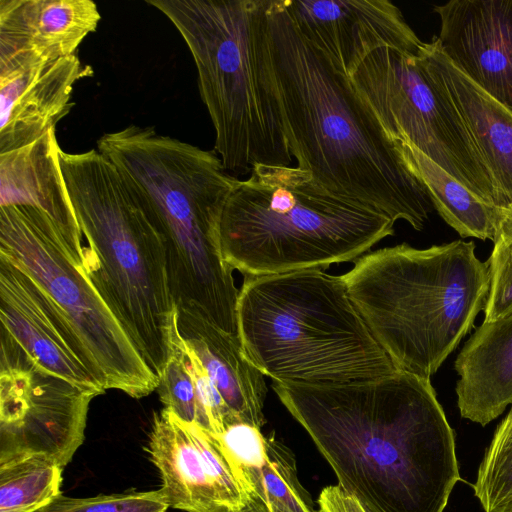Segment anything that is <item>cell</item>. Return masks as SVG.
Listing matches in <instances>:
<instances>
[{
  "label": "cell",
  "mask_w": 512,
  "mask_h": 512,
  "mask_svg": "<svg viewBox=\"0 0 512 512\" xmlns=\"http://www.w3.org/2000/svg\"><path fill=\"white\" fill-rule=\"evenodd\" d=\"M333 470L371 512H443L460 480L454 431L429 379L397 370L346 384L272 383Z\"/></svg>",
  "instance_id": "6da1fadb"
},
{
  "label": "cell",
  "mask_w": 512,
  "mask_h": 512,
  "mask_svg": "<svg viewBox=\"0 0 512 512\" xmlns=\"http://www.w3.org/2000/svg\"><path fill=\"white\" fill-rule=\"evenodd\" d=\"M268 45L297 166L330 193L422 230L434 209L397 141L350 78L296 27L284 0L267 11Z\"/></svg>",
  "instance_id": "7a4b0ae2"
},
{
  "label": "cell",
  "mask_w": 512,
  "mask_h": 512,
  "mask_svg": "<svg viewBox=\"0 0 512 512\" xmlns=\"http://www.w3.org/2000/svg\"><path fill=\"white\" fill-rule=\"evenodd\" d=\"M97 150L108 158L156 215L166 241L170 290L179 318L237 330L239 290L224 261L218 224L237 177L215 151L129 125L104 133Z\"/></svg>",
  "instance_id": "3957f363"
},
{
  "label": "cell",
  "mask_w": 512,
  "mask_h": 512,
  "mask_svg": "<svg viewBox=\"0 0 512 512\" xmlns=\"http://www.w3.org/2000/svg\"><path fill=\"white\" fill-rule=\"evenodd\" d=\"M80 231L84 274L159 378L178 320L161 225L118 168L98 150H60Z\"/></svg>",
  "instance_id": "277c9868"
},
{
  "label": "cell",
  "mask_w": 512,
  "mask_h": 512,
  "mask_svg": "<svg viewBox=\"0 0 512 512\" xmlns=\"http://www.w3.org/2000/svg\"><path fill=\"white\" fill-rule=\"evenodd\" d=\"M194 60L200 97L227 172L290 166L292 154L268 45L271 0H146Z\"/></svg>",
  "instance_id": "5b68a950"
},
{
  "label": "cell",
  "mask_w": 512,
  "mask_h": 512,
  "mask_svg": "<svg viewBox=\"0 0 512 512\" xmlns=\"http://www.w3.org/2000/svg\"><path fill=\"white\" fill-rule=\"evenodd\" d=\"M341 277L397 370L429 380L472 329L490 287L488 261L463 240L379 249Z\"/></svg>",
  "instance_id": "8992f818"
},
{
  "label": "cell",
  "mask_w": 512,
  "mask_h": 512,
  "mask_svg": "<svg viewBox=\"0 0 512 512\" xmlns=\"http://www.w3.org/2000/svg\"><path fill=\"white\" fill-rule=\"evenodd\" d=\"M237 334L252 363L275 382H362L397 371L341 276L322 270L246 276Z\"/></svg>",
  "instance_id": "52a82bcc"
},
{
  "label": "cell",
  "mask_w": 512,
  "mask_h": 512,
  "mask_svg": "<svg viewBox=\"0 0 512 512\" xmlns=\"http://www.w3.org/2000/svg\"><path fill=\"white\" fill-rule=\"evenodd\" d=\"M390 217L338 197L298 166L255 165L223 206L222 257L246 276L327 268L392 236Z\"/></svg>",
  "instance_id": "ba28073f"
},
{
  "label": "cell",
  "mask_w": 512,
  "mask_h": 512,
  "mask_svg": "<svg viewBox=\"0 0 512 512\" xmlns=\"http://www.w3.org/2000/svg\"><path fill=\"white\" fill-rule=\"evenodd\" d=\"M0 253L20 265L52 298L77 333L105 389L141 398L159 378L82 270L77 251L43 210L0 207Z\"/></svg>",
  "instance_id": "9c48e42d"
},
{
  "label": "cell",
  "mask_w": 512,
  "mask_h": 512,
  "mask_svg": "<svg viewBox=\"0 0 512 512\" xmlns=\"http://www.w3.org/2000/svg\"><path fill=\"white\" fill-rule=\"evenodd\" d=\"M349 78L393 140L415 147L481 200L504 206L460 114L420 57L380 47Z\"/></svg>",
  "instance_id": "30bf717a"
},
{
  "label": "cell",
  "mask_w": 512,
  "mask_h": 512,
  "mask_svg": "<svg viewBox=\"0 0 512 512\" xmlns=\"http://www.w3.org/2000/svg\"><path fill=\"white\" fill-rule=\"evenodd\" d=\"M0 339V465L42 455L64 468L83 443L96 396L37 368Z\"/></svg>",
  "instance_id": "8fae6325"
},
{
  "label": "cell",
  "mask_w": 512,
  "mask_h": 512,
  "mask_svg": "<svg viewBox=\"0 0 512 512\" xmlns=\"http://www.w3.org/2000/svg\"><path fill=\"white\" fill-rule=\"evenodd\" d=\"M1 334L37 368L98 396L105 392L77 333L45 290L0 253Z\"/></svg>",
  "instance_id": "7c38bea8"
},
{
  "label": "cell",
  "mask_w": 512,
  "mask_h": 512,
  "mask_svg": "<svg viewBox=\"0 0 512 512\" xmlns=\"http://www.w3.org/2000/svg\"><path fill=\"white\" fill-rule=\"evenodd\" d=\"M160 472L169 507L185 512H238L249 498L216 438L163 408L145 448Z\"/></svg>",
  "instance_id": "4fadbf2b"
},
{
  "label": "cell",
  "mask_w": 512,
  "mask_h": 512,
  "mask_svg": "<svg viewBox=\"0 0 512 512\" xmlns=\"http://www.w3.org/2000/svg\"><path fill=\"white\" fill-rule=\"evenodd\" d=\"M299 31L348 77L380 47L419 57L425 42L388 0H284Z\"/></svg>",
  "instance_id": "5bb4252c"
},
{
  "label": "cell",
  "mask_w": 512,
  "mask_h": 512,
  "mask_svg": "<svg viewBox=\"0 0 512 512\" xmlns=\"http://www.w3.org/2000/svg\"><path fill=\"white\" fill-rule=\"evenodd\" d=\"M434 10L443 54L512 113V0H451Z\"/></svg>",
  "instance_id": "9a60e30c"
},
{
  "label": "cell",
  "mask_w": 512,
  "mask_h": 512,
  "mask_svg": "<svg viewBox=\"0 0 512 512\" xmlns=\"http://www.w3.org/2000/svg\"><path fill=\"white\" fill-rule=\"evenodd\" d=\"M100 19L92 0H0V74L74 55Z\"/></svg>",
  "instance_id": "2e32d148"
},
{
  "label": "cell",
  "mask_w": 512,
  "mask_h": 512,
  "mask_svg": "<svg viewBox=\"0 0 512 512\" xmlns=\"http://www.w3.org/2000/svg\"><path fill=\"white\" fill-rule=\"evenodd\" d=\"M93 74L74 54L0 74V153L28 145L56 128L72 107L77 81Z\"/></svg>",
  "instance_id": "e0dca14e"
},
{
  "label": "cell",
  "mask_w": 512,
  "mask_h": 512,
  "mask_svg": "<svg viewBox=\"0 0 512 512\" xmlns=\"http://www.w3.org/2000/svg\"><path fill=\"white\" fill-rule=\"evenodd\" d=\"M419 57L460 114L504 207L512 204V113L449 61L437 38L424 44Z\"/></svg>",
  "instance_id": "ac0fdd59"
},
{
  "label": "cell",
  "mask_w": 512,
  "mask_h": 512,
  "mask_svg": "<svg viewBox=\"0 0 512 512\" xmlns=\"http://www.w3.org/2000/svg\"><path fill=\"white\" fill-rule=\"evenodd\" d=\"M248 498L257 497L274 512H319L302 486L293 452L272 433L244 422L226 425L215 436Z\"/></svg>",
  "instance_id": "d6986e66"
},
{
  "label": "cell",
  "mask_w": 512,
  "mask_h": 512,
  "mask_svg": "<svg viewBox=\"0 0 512 512\" xmlns=\"http://www.w3.org/2000/svg\"><path fill=\"white\" fill-rule=\"evenodd\" d=\"M457 405L482 426L512 405V313L479 326L455 360Z\"/></svg>",
  "instance_id": "ffe728a7"
},
{
  "label": "cell",
  "mask_w": 512,
  "mask_h": 512,
  "mask_svg": "<svg viewBox=\"0 0 512 512\" xmlns=\"http://www.w3.org/2000/svg\"><path fill=\"white\" fill-rule=\"evenodd\" d=\"M56 128L23 147L0 153V207L29 205L47 213L80 252L79 226L60 165Z\"/></svg>",
  "instance_id": "44dd1931"
},
{
  "label": "cell",
  "mask_w": 512,
  "mask_h": 512,
  "mask_svg": "<svg viewBox=\"0 0 512 512\" xmlns=\"http://www.w3.org/2000/svg\"><path fill=\"white\" fill-rule=\"evenodd\" d=\"M178 328L236 421L261 429L266 423L263 408L267 385L238 335L199 319L178 320Z\"/></svg>",
  "instance_id": "7402d4cb"
},
{
  "label": "cell",
  "mask_w": 512,
  "mask_h": 512,
  "mask_svg": "<svg viewBox=\"0 0 512 512\" xmlns=\"http://www.w3.org/2000/svg\"><path fill=\"white\" fill-rule=\"evenodd\" d=\"M406 161L424 183L434 209L461 237L493 241L502 207L478 198L409 143L397 141Z\"/></svg>",
  "instance_id": "603a6c76"
},
{
  "label": "cell",
  "mask_w": 512,
  "mask_h": 512,
  "mask_svg": "<svg viewBox=\"0 0 512 512\" xmlns=\"http://www.w3.org/2000/svg\"><path fill=\"white\" fill-rule=\"evenodd\" d=\"M62 468L42 455L0 465V512H35L61 495Z\"/></svg>",
  "instance_id": "cb8c5ba5"
},
{
  "label": "cell",
  "mask_w": 512,
  "mask_h": 512,
  "mask_svg": "<svg viewBox=\"0 0 512 512\" xmlns=\"http://www.w3.org/2000/svg\"><path fill=\"white\" fill-rule=\"evenodd\" d=\"M473 488L485 512H512V406L495 430Z\"/></svg>",
  "instance_id": "d4e9b609"
},
{
  "label": "cell",
  "mask_w": 512,
  "mask_h": 512,
  "mask_svg": "<svg viewBox=\"0 0 512 512\" xmlns=\"http://www.w3.org/2000/svg\"><path fill=\"white\" fill-rule=\"evenodd\" d=\"M157 391L164 408L181 420L204 429L194 375L178 320L173 327L166 365L159 377Z\"/></svg>",
  "instance_id": "484cf974"
},
{
  "label": "cell",
  "mask_w": 512,
  "mask_h": 512,
  "mask_svg": "<svg viewBox=\"0 0 512 512\" xmlns=\"http://www.w3.org/2000/svg\"><path fill=\"white\" fill-rule=\"evenodd\" d=\"M488 259L490 287L484 322L512 313V204L502 207V217Z\"/></svg>",
  "instance_id": "4316f807"
},
{
  "label": "cell",
  "mask_w": 512,
  "mask_h": 512,
  "mask_svg": "<svg viewBox=\"0 0 512 512\" xmlns=\"http://www.w3.org/2000/svg\"><path fill=\"white\" fill-rule=\"evenodd\" d=\"M169 505L161 490L101 494L87 498L59 495L35 512H167Z\"/></svg>",
  "instance_id": "83f0119b"
},
{
  "label": "cell",
  "mask_w": 512,
  "mask_h": 512,
  "mask_svg": "<svg viewBox=\"0 0 512 512\" xmlns=\"http://www.w3.org/2000/svg\"><path fill=\"white\" fill-rule=\"evenodd\" d=\"M317 505L319 512H371L338 484L324 487Z\"/></svg>",
  "instance_id": "f1b7e54d"
},
{
  "label": "cell",
  "mask_w": 512,
  "mask_h": 512,
  "mask_svg": "<svg viewBox=\"0 0 512 512\" xmlns=\"http://www.w3.org/2000/svg\"><path fill=\"white\" fill-rule=\"evenodd\" d=\"M238 512H274L266 503L257 497H250L245 506Z\"/></svg>",
  "instance_id": "f546056e"
}]
</instances>
